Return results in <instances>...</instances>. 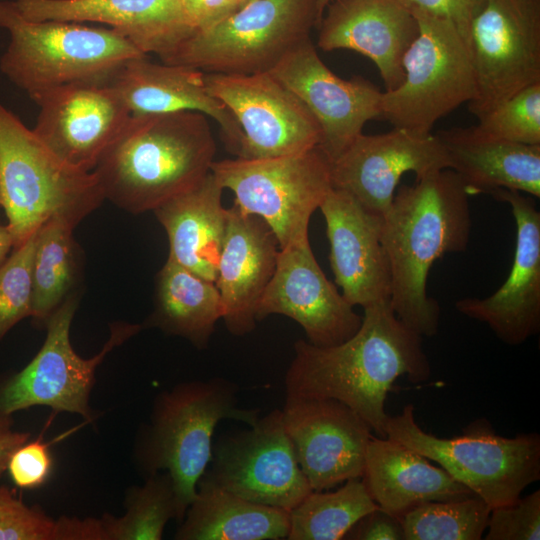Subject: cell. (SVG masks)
<instances>
[{"mask_svg":"<svg viewBox=\"0 0 540 540\" xmlns=\"http://www.w3.org/2000/svg\"><path fill=\"white\" fill-rule=\"evenodd\" d=\"M358 331L346 341L319 347L294 343V357L285 375L286 396L338 400L385 437V402L397 378L426 381L431 367L422 336L396 316L390 302L363 309Z\"/></svg>","mask_w":540,"mask_h":540,"instance_id":"1","label":"cell"},{"mask_svg":"<svg viewBox=\"0 0 540 540\" xmlns=\"http://www.w3.org/2000/svg\"><path fill=\"white\" fill-rule=\"evenodd\" d=\"M468 193L457 173L441 169L400 186L382 215L381 242L391 273L390 306L420 336L437 334L440 306L427 295L435 261L466 250L471 215Z\"/></svg>","mask_w":540,"mask_h":540,"instance_id":"2","label":"cell"},{"mask_svg":"<svg viewBox=\"0 0 540 540\" xmlns=\"http://www.w3.org/2000/svg\"><path fill=\"white\" fill-rule=\"evenodd\" d=\"M215 154L208 117L200 112L131 115L93 172L105 199L139 214L199 183Z\"/></svg>","mask_w":540,"mask_h":540,"instance_id":"3","label":"cell"},{"mask_svg":"<svg viewBox=\"0 0 540 540\" xmlns=\"http://www.w3.org/2000/svg\"><path fill=\"white\" fill-rule=\"evenodd\" d=\"M259 413V409L240 407L237 386L220 377L182 382L157 395L149 423L137 437L134 456L146 477L169 473L180 521L210 463L218 423L230 419L249 426Z\"/></svg>","mask_w":540,"mask_h":540,"instance_id":"4","label":"cell"},{"mask_svg":"<svg viewBox=\"0 0 540 540\" xmlns=\"http://www.w3.org/2000/svg\"><path fill=\"white\" fill-rule=\"evenodd\" d=\"M0 28L9 35L0 71L30 98L72 83L108 84L125 62L147 55L112 28L29 20L13 1L0 0Z\"/></svg>","mask_w":540,"mask_h":540,"instance_id":"5","label":"cell"},{"mask_svg":"<svg viewBox=\"0 0 540 540\" xmlns=\"http://www.w3.org/2000/svg\"><path fill=\"white\" fill-rule=\"evenodd\" d=\"M93 171L76 169L55 155L0 102V207L13 249L56 214L83 219L104 200Z\"/></svg>","mask_w":540,"mask_h":540,"instance_id":"6","label":"cell"},{"mask_svg":"<svg viewBox=\"0 0 540 540\" xmlns=\"http://www.w3.org/2000/svg\"><path fill=\"white\" fill-rule=\"evenodd\" d=\"M412 404L388 416L385 437L432 460L490 507L512 503L540 480V436L536 432L504 437L481 418L460 435L437 437L424 431Z\"/></svg>","mask_w":540,"mask_h":540,"instance_id":"7","label":"cell"},{"mask_svg":"<svg viewBox=\"0 0 540 540\" xmlns=\"http://www.w3.org/2000/svg\"><path fill=\"white\" fill-rule=\"evenodd\" d=\"M318 26L316 0H254L161 57L205 73L270 72Z\"/></svg>","mask_w":540,"mask_h":540,"instance_id":"8","label":"cell"},{"mask_svg":"<svg viewBox=\"0 0 540 540\" xmlns=\"http://www.w3.org/2000/svg\"><path fill=\"white\" fill-rule=\"evenodd\" d=\"M418 34L406 50L399 86L382 93L381 116L395 128L432 134L435 123L475 96L466 40L449 21L413 14Z\"/></svg>","mask_w":540,"mask_h":540,"instance_id":"9","label":"cell"},{"mask_svg":"<svg viewBox=\"0 0 540 540\" xmlns=\"http://www.w3.org/2000/svg\"><path fill=\"white\" fill-rule=\"evenodd\" d=\"M211 172L234 204L261 218L280 248L309 240V223L332 188L331 162L317 146L265 159L214 161Z\"/></svg>","mask_w":540,"mask_h":540,"instance_id":"10","label":"cell"},{"mask_svg":"<svg viewBox=\"0 0 540 540\" xmlns=\"http://www.w3.org/2000/svg\"><path fill=\"white\" fill-rule=\"evenodd\" d=\"M77 306L78 297L71 292L46 322V338L34 358L0 384V414L12 415L19 410L45 406L57 412L79 414L87 422L95 419L89 397L98 365L142 326L115 323L101 351L91 358H82L70 340Z\"/></svg>","mask_w":540,"mask_h":540,"instance_id":"11","label":"cell"},{"mask_svg":"<svg viewBox=\"0 0 540 540\" xmlns=\"http://www.w3.org/2000/svg\"><path fill=\"white\" fill-rule=\"evenodd\" d=\"M467 43L476 87L468 108L478 118L540 82V0H483Z\"/></svg>","mask_w":540,"mask_h":540,"instance_id":"12","label":"cell"},{"mask_svg":"<svg viewBox=\"0 0 540 540\" xmlns=\"http://www.w3.org/2000/svg\"><path fill=\"white\" fill-rule=\"evenodd\" d=\"M202 479L251 502L290 511L311 489L274 409L213 443Z\"/></svg>","mask_w":540,"mask_h":540,"instance_id":"13","label":"cell"},{"mask_svg":"<svg viewBox=\"0 0 540 540\" xmlns=\"http://www.w3.org/2000/svg\"><path fill=\"white\" fill-rule=\"evenodd\" d=\"M204 80L208 92L228 108L242 130L243 140L235 158H274L319 145L318 122L271 73H205Z\"/></svg>","mask_w":540,"mask_h":540,"instance_id":"14","label":"cell"},{"mask_svg":"<svg viewBox=\"0 0 540 540\" xmlns=\"http://www.w3.org/2000/svg\"><path fill=\"white\" fill-rule=\"evenodd\" d=\"M285 432L313 491L361 478L372 429L344 403L322 397L286 396Z\"/></svg>","mask_w":540,"mask_h":540,"instance_id":"15","label":"cell"},{"mask_svg":"<svg viewBox=\"0 0 540 540\" xmlns=\"http://www.w3.org/2000/svg\"><path fill=\"white\" fill-rule=\"evenodd\" d=\"M292 91L321 129L318 147L330 162L381 116L382 91L362 77L345 80L319 57L311 38L290 50L269 72Z\"/></svg>","mask_w":540,"mask_h":540,"instance_id":"16","label":"cell"},{"mask_svg":"<svg viewBox=\"0 0 540 540\" xmlns=\"http://www.w3.org/2000/svg\"><path fill=\"white\" fill-rule=\"evenodd\" d=\"M39 107L37 137L66 164L86 172L120 134L131 114L109 85L72 83L31 98Z\"/></svg>","mask_w":540,"mask_h":540,"instance_id":"17","label":"cell"},{"mask_svg":"<svg viewBox=\"0 0 540 540\" xmlns=\"http://www.w3.org/2000/svg\"><path fill=\"white\" fill-rule=\"evenodd\" d=\"M284 315L297 322L315 346L340 344L361 326L355 312L319 266L310 241L280 248L274 274L257 307L256 319Z\"/></svg>","mask_w":540,"mask_h":540,"instance_id":"18","label":"cell"},{"mask_svg":"<svg viewBox=\"0 0 540 540\" xmlns=\"http://www.w3.org/2000/svg\"><path fill=\"white\" fill-rule=\"evenodd\" d=\"M506 202L516 224L513 264L506 281L486 298L455 303L461 314L485 323L507 345H520L540 330V212L530 196L514 190L491 193Z\"/></svg>","mask_w":540,"mask_h":540,"instance_id":"19","label":"cell"},{"mask_svg":"<svg viewBox=\"0 0 540 540\" xmlns=\"http://www.w3.org/2000/svg\"><path fill=\"white\" fill-rule=\"evenodd\" d=\"M441 169H449V162L435 134L422 136L394 127L382 134H360L331 162V182L382 216L405 173L420 178Z\"/></svg>","mask_w":540,"mask_h":540,"instance_id":"20","label":"cell"},{"mask_svg":"<svg viewBox=\"0 0 540 540\" xmlns=\"http://www.w3.org/2000/svg\"><path fill=\"white\" fill-rule=\"evenodd\" d=\"M319 209L325 219L334 280L345 300L363 309L390 302L391 273L381 242L382 216L333 187Z\"/></svg>","mask_w":540,"mask_h":540,"instance_id":"21","label":"cell"},{"mask_svg":"<svg viewBox=\"0 0 540 540\" xmlns=\"http://www.w3.org/2000/svg\"><path fill=\"white\" fill-rule=\"evenodd\" d=\"M318 25L323 51L352 50L378 68L385 91L404 78L403 56L418 34V22L398 0H332Z\"/></svg>","mask_w":540,"mask_h":540,"instance_id":"22","label":"cell"},{"mask_svg":"<svg viewBox=\"0 0 540 540\" xmlns=\"http://www.w3.org/2000/svg\"><path fill=\"white\" fill-rule=\"evenodd\" d=\"M280 250L276 236L259 217L228 208L227 227L215 284L227 330L236 336L256 327L259 301L269 284Z\"/></svg>","mask_w":540,"mask_h":540,"instance_id":"23","label":"cell"},{"mask_svg":"<svg viewBox=\"0 0 540 540\" xmlns=\"http://www.w3.org/2000/svg\"><path fill=\"white\" fill-rule=\"evenodd\" d=\"M13 4L29 20L108 25L143 53L159 58L195 32L181 0H14Z\"/></svg>","mask_w":540,"mask_h":540,"instance_id":"24","label":"cell"},{"mask_svg":"<svg viewBox=\"0 0 540 540\" xmlns=\"http://www.w3.org/2000/svg\"><path fill=\"white\" fill-rule=\"evenodd\" d=\"M204 74L189 66L155 63L143 55L125 62L108 84L132 116L195 111L212 118L226 149L236 157L242 130L228 108L208 92Z\"/></svg>","mask_w":540,"mask_h":540,"instance_id":"25","label":"cell"},{"mask_svg":"<svg viewBox=\"0 0 540 540\" xmlns=\"http://www.w3.org/2000/svg\"><path fill=\"white\" fill-rule=\"evenodd\" d=\"M362 480L375 503L398 517L430 501L474 495L442 467L387 437H372Z\"/></svg>","mask_w":540,"mask_h":540,"instance_id":"26","label":"cell"},{"mask_svg":"<svg viewBox=\"0 0 540 540\" xmlns=\"http://www.w3.org/2000/svg\"><path fill=\"white\" fill-rule=\"evenodd\" d=\"M435 135L444 147L449 169L458 174L470 195L505 189L540 197V145L490 138L471 126Z\"/></svg>","mask_w":540,"mask_h":540,"instance_id":"27","label":"cell"},{"mask_svg":"<svg viewBox=\"0 0 540 540\" xmlns=\"http://www.w3.org/2000/svg\"><path fill=\"white\" fill-rule=\"evenodd\" d=\"M223 191L210 172L195 186L153 210L168 237V257L213 282L227 227Z\"/></svg>","mask_w":540,"mask_h":540,"instance_id":"28","label":"cell"},{"mask_svg":"<svg viewBox=\"0 0 540 540\" xmlns=\"http://www.w3.org/2000/svg\"><path fill=\"white\" fill-rule=\"evenodd\" d=\"M176 540L287 539L289 512L251 502L202 478Z\"/></svg>","mask_w":540,"mask_h":540,"instance_id":"29","label":"cell"},{"mask_svg":"<svg viewBox=\"0 0 540 540\" xmlns=\"http://www.w3.org/2000/svg\"><path fill=\"white\" fill-rule=\"evenodd\" d=\"M222 315V301L215 282L168 257L156 277L155 307L146 325L204 349Z\"/></svg>","mask_w":540,"mask_h":540,"instance_id":"30","label":"cell"},{"mask_svg":"<svg viewBox=\"0 0 540 540\" xmlns=\"http://www.w3.org/2000/svg\"><path fill=\"white\" fill-rule=\"evenodd\" d=\"M81 220L71 214H56L37 231L31 317L38 324L45 325L72 292L76 277L73 230Z\"/></svg>","mask_w":540,"mask_h":540,"instance_id":"31","label":"cell"},{"mask_svg":"<svg viewBox=\"0 0 540 540\" xmlns=\"http://www.w3.org/2000/svg\"><path fill=\"white\" fill-rule=\"evenodd\" d=\"M379 506L362 478L335 491H312L289 511L287 540H340L364 515Z\"/></svg>","mask_w":540,"mask_h":540,"instance_id":"32","label":"cell"},{"mask_svg":"<svg viewBox=\"0 0 540 540\" xmlns=\"http://www.w3.org/2000/svg\"><path fill=\"white\" fill-rule=\"evenodd\" d=\"M124 505V515L102 516L105 540H160L171 519L180 521L174 485L165 471L147 476L141 486L130 487Z\"/></svg>","mask_w":540,"mask_h":540,"instance_id":"33","label":"cell"},{"mask_svg":"<svg viewBox=\"0 0 540 540\" xmlns=\"http://www.w3.org/2000/svg\"><path fill=\"white\" fill-rule=\"evenodd\" d=\"M490 512L476 495L426 502L402 516L404 540H480Z\"/></svg>","mask_w":540,"mask_h":540,"instance_id":"34","label":"cell"},{"mask_svg":"<svg viewBox=\"0 0 540 540\" xmlns=\"http://www.w3.org/2000/svg\"><path fill=\"white\" fill-rule=\"evenodd\" d=\"M477 133L504 141L540 145V82L516 92L478 117Z\"/></svg>","mask_w":540,"mask_h":540,"instance_id":"35","label":"cell"},{"mask_svg":"<svg viewBox=\"0 0 540 540\" xmlns=\"http://www.w3.org/2000/svg\"><path fill=\"white\" fill-rule=\"evenodd\" d=\"M37 232L0 266V340L32 314V267Z\"/></svg>","mask_w":540,"mask_h":540,"instance_id":"36","label":"cell"},{"mask_svg":"<svg viewBox=\"0 0 540 540\" xmlns=\"http://www.w3.org/2000/svg\"><path fill=\"white\" fill-rule=\"evenodd\" d=\"M0 540H59V522L0 486Z\"/></svg>","mask_w":540,"mask_h":540,"instance_id":"37","label":"cell"},{"mask_svg":"<svg viewBox=\"0 0 540 540\" xmlns=\"http://www.w3.org/2000/svg\"><path fill=\"white\" fill-rule=\"evenodd\" d=\"M486 540H539L540 490L491 509Z\"/></svg>","mask_w":540,"mask_h":540,"instance_id":"38","label":"cell"},{"mask_svg":"<svg viewBox=\"0 0 540 540\" xmlns=\"http://www.w3.org/2000/svg\"><path fill=\"white\" fill-rule=\"evenodd\" d=\"M53 457L49 444L41 436L17 447L10 455L6 470L13 483L22 489L41 487L50 477Z\"/></svg>","mask_w":540,"mask_h":540,"instance_id":"39","label":"cell"},{"mask_svg":"<svg viewBox=\"0 0 540 540\" xmlns=\"http://www.w3.org/2000/svg\"><path fill=\"white\" fill-rule=\"evenodd\" d=\"M412 14H424L451 22L468 41L471 20L483 0H398ZM468 44V43H467Z\"/></svg>","mask_w":540,"mask_h":540,"instance_id":"40","label":"cell"},{"mask_svg":"<svg viewBox=\"0 0 540 540\" xmlns=\"http://www.w3.org/2000/svg\"><path fill=\"white\" fill-rule=\"evenodd\" d=\"M344 539L404 540V531L400 518L378 507L360 518Z\"/></svg>","mask_w":540,"mask_h":540,"instance_id":"41","label":"cell"},{"mask_svg":"<svg viewBox=\"0 0 540 540\" xmlns=\"http://www.w3.org/2000/svg\"><path fill=\"white\" fill-rule=\"evenodd\" d=\"M181 2L195 32L214 25L235 11L233 0H181Z\"/></svg>","mask_w":540,"mask_h":540,"instance_id":"42","label":"cell"},{"mask_svg":"<svg viewBox=\"0 0 540 540\" xmlns=\"http://www.w3.org/2000/svg\"><path fill=\"white\" fill-rule=\"evenodd\" d=\"M30 434L13 429L11 415L0 414V479L6 471L11 453L20 445L27 442Z\"/></svg>","mask_w":540,"mask_h":540,"instance_id":"43","label":"cell"},{"mask_svg":"<svg viewBox=\"0 0 540 540\" xmlns=\"http://www.w3.org/2000/svg\"><path fill=\"white\" fill-rule=\"evenodd\" d=\"M13 250V238L7 225L0 224V266Z\"/></svg>","mask_w":540,"mask_h":540,"instance_id":"44","label":"cell"},{"mask_svg":"<svg viewBox=\"0 0 540 540\" xmlns=\"http://www.w3.org/2000/svg\"><path fill=\"white\" fill-rule=\"evenodd\" d=\"M332 0H316L317 14H318V25L321 21L324 12Z\"/></svg>","mask_w":540,"mask_h":540,"instance_id":"45","label":"cell"},{"mask_svg":"<svg viewBox=\"0 0 540 540\" xmlns=\"http://www.w3.org/2000/svg\"><path fill=\"white\" fill-rule=\"evenodd\" d=\"M254 0H233L235 11Z\"/></svg>","mask_w":540,"mask_h":540,"instance_id":"46","label":"cell"}]
</instances>
